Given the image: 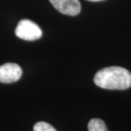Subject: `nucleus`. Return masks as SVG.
Returning <instances> with one entry per match:
<instances>
[{"instance_id": "1", "label": "nucleus", "mask_w": 131, "mask_h": 131, "mask_svg": "<svg viewBox=\"0 0 131 131\" xmlns=\"http://www.w3.org/2000/svg\"><path fill=\"white\" fill-rule=\"evenodd\" d=\"M94 83L105 90H127L131 86V73L121 67H105L95 73Z\"/></svg>"}, {"instance_id": "2", "label": "nucleus", "mask_w": 131, "mask_h": 131, "mask_svg": "<svg viewBox=\"0 0 131 131\" xmlns=\"http://www.w3.org/2000/svg\"><path fill=\"white\" fill-rule=\"evenodd\" d=\"M15 35L23 40L33 41L40 38L43 33L36 23L30 20L24 19L18 23L15 28Z\"/></svg>"}, {"instance_id": "3", "label": "nucleus", "mask_w": 131, "mask_h": 131, "mask_svg": "<svg viewBox=\"0 0 131 131\" xmlns=\"http://www.w3.org/2000/svg\"><path fill=\"white\" fill-rule=\"evenodd\" d=\"M22 75V70L15 63H6L0 66V82L11 83L16 82Z\"/></svg>"}, {"instance_id": "4", "label": "nucleus", "mask_w": 131, "mask_h": 131, "mask_svg": "<svg viewBox=\"0 0 131 131\" xmlns=\"http://www.w3.org/2000/svg\"><path fill=\"white\" fill-rule=\"evenodd\" d=\"M49 2L61 14L75 16L81 11V4L78 0H49Z\"/></svg>"}, {"instance_id": "5", "label": "nucleus", "mask_w": 131, "mask_h": 131, "mask_svg": "<svg viewBox=\"0 0 131 131\" xmlns=\"http://www.w3.org/2000/svg\"><path fill=\"white\" fill-rule=\"evenodd\" d=\"M89 131H108L103 120L100 118L91 119L88 124Z\"/></svg>"}, {"instance_id": "6", "label": "nucleus", "mask_w": 131, "mask_h": 131, "mask_svg": "<svg viewBox=\"0 0 131 131\" xmlns=\"http://www.w3.org/2000/svg\"><path fill=\"white\" fill-rule=\"evenodd\" d=\"M33 131H56V129L48 123L38 122L33 126Z\"/></svg>"}, {"instance_id": "7", "label": "nucleus", "mask_w": 131, "mask_h": 131, "mask_svg": "<svg viewBox=\"0 0 131 131\" xmlns=\"http://www.w3.org/2000/svg\"><path fill=\"white\" fill-rule=\"evenodd\" d=\"M87 1H90V2H100V1H103V0H87Z\"/></svg>"}]
</instances>
